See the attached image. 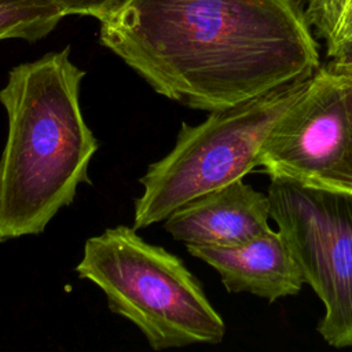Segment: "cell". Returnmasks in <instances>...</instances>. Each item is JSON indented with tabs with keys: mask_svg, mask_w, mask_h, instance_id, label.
<instances>
[{
	"mask_svg": "<svg viewBox=\"0 0 352 352\" xmlns=\"http://www.w3.org/2000/svg\"><path fill=\"white\" fill-rule=\"evenodd\" d=\"M76 272L98 286L109 309L132 322L154 351L224 338L223 318L183 260L146 242L133 227L88 238Z\"/></svg>",
	"mask_w": 352,
	"mask_h": 352,
	"instance_id": "3",
	"label": "cell"
},
{
	"mask_svg": "<svg viewBox=\"0 0 352 352\" xmlns=\"http://www.w3.org/2000/svg\"><path fill=\"white\" fill-rule=\"evenodd\" d=\"M344 85L348 92V111H349L348 147H346L342 158L338 161V164L331 170H329L327 173H324L320 177H316V179L308 182V184L333 190V191L352 194V88L348 87L346 84H344Z\"/></svg>",
	"mask_w": 352,
	"mask_h": 352,
	"instance_id": "11",
	"label": "cell"
},
{
	"mask_svg": "<svg viewBox=\"0 0 352 352\" xmlns=\"http://www.w3.org/2000/svg\"><path fill=\"white\" fill-rule=\"evenodd\" d=\"M85 72L70 47L21 63L0 89L8 131L0 157V242L38 235L69 206L99 143L87 125L80 89Z\"/></svg>",
	"mask_w": 352,
	"mask_h": 352,
	"instance_id": "2",
	"label": "cell"
},
{
	"mask_svg": "<svg viewBox=\"0 0 352 352\" xmlns=\"http://www.w3.org/2000/svg\"><path fill=\"white\" fill-rule=\"evenodd\" d=\"M311 78L209 111L198 125L183 122L173 148L139 179L143 192L135 199L132 227L164 221L188 201L243 179L257 166L271 129L307 92Z\"/></svg>",
	"mask_w": 352,
	"mask_h": 352,
	"instance_id": "4",
	"label": "cell"
},
{
	"mask_svg": "<svg viewBox=\"0 0 352 352\" xmlns=\"http://www.w3.org/2000/svg\"><path fill=\"white\" fill-rule=\"evenodd\" d=\"M186 249L214 268L230 293L246 292L274 302L297 294L304 283L279 230L236 246L186 245Z\"/></svg>",
	"mask_w": 352,
	"mask_h": 352,
	"instance_id": "8",
	"label": "cell"
},
{
	"mask_svg": "<svg viewBox=\"0 0 352 352\" xmlns=\"http://www.w3.org/2000/svg\"><path fill=\"white\" fill-rule=\"evenodd\" d=\"M267 194L231 182L177 208L164 220V228L184 245L236 246L271 231Z\"/></svg>",
	"mask_w": 352,
	"mask_h": 352,
	"instance_id": "7",
	"label": "cell"
},
{
	"mask_svg": "<svg viewBox=\"0 0 352 352\" xmlns=\"http://www.w3.org/2000/svg\"><path fill=\"white\" fill-rule=\"evenodd\" d=\"M330 69H333L337 76L340 77V80L346 84L348 87L352 88V67H348V66H336V65H331V63H326Z\"/></svg>",
	"mask_w": 352,
	"mask_h": 352,
	"instance_id": "13",
	"label": "cell"
},
{
	"mask_svg": "<svg viewBox=\"0 0 352 352\" xmlns=\"http://www.w3.org/2000/svg\"><path fill=\"white\" fill-rule=\"evenodd\" d=\"M314 36L326 47L329 63L352 67V0H298Z\"/></svg>",
	"mask_w": 352,
	"mask_h": 352,
	"instance_id": "9",
	"label": "cell"
},
{
	"mask_svg": "<svg viewBox=\"0 0 352 352\" xmlns=\"http://www.w3.org/2000/svg\"><path fill=\"white\" fill-rule=\"evenodd\" d=\"M67 15H89L104 21L116 14L128 0H54Z\"/></svg>",
	"mask_w": 352,
	"mask_h": 352,
	"instance_id": "12",
	"label": "cell"
},
{
	"mask_svg": "<svg viewBox=\"0 0 352 352\" xmlns=\"http://www.w3.org/2000/svg\"><path fill=\"white\" fill-rule=\"evenodd\" d=\"M65 16L54 0H0V40L37 41Z\"/></svg>",
	"mask_w": 352,
	"mask_h": 352,
	"instance_id": "10",
	"label": "cell"
},
{
	"mask_svg": "<svg viewBox=\"0 0 352 352\" xmlns=\"http://www.w3.org/2000/svg\"><path fill=\"white\" fill-rule=\"evenodd\" d=\"M99 43L157 94L221 110L307 80L319 47L297 0H128Z\"/></svg>",
	"mask_w": 352,
	"mask_h": 352,
	"instance_id": "1",
	"label": "cell"
},
{
	"mask_svg": "<svg viewBox=\"0 0 352 352\" xmlns=\"http://www.w3.org/2000/svg\"><path fill=\"white\" fill-rule=\"evenodd\" d=\"M349 140L348 92L327 65H320L307 92L267 136L257 165L270 177L308 183L331 170Z\"/></svg>",
	"mask_w": 352,
	"mask_h": 352,
	"instance_id": "6",
	"label": "cell"
},
{
	"mask_svg": "<svg viewBox=\"0 0 352 352\" xmlns=\"http://www.w3.org/2000/svg\"><path fill=\"white\" fill-rule=\"evenodd\" d=\"M267 197L304 283L324 305L318 333L352 348V194L272 177Z\"/></svg>",
	"mask_w": 352,
	"mask_h": 352,
	"instance_id": "5",
	"label": "cell"
}]
</instances>
